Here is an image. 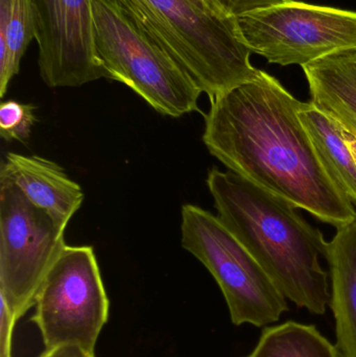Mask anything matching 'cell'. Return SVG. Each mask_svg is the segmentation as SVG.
<instances>
[{"label": "cell", "mask_w": 356, "mask_h": 357, "mask_svg": "<svg viewBox=\"0 0 356 357\" xmlns=\"http://www.w3.org/2000/svg\"><path fill=\"white\" fill-rule=\"evenodd\" d=\"M210 102L203 142L230 172L336 229L355 220L299 117L307 102L276 77L259 70Z\"/></svg>", "instance_id": "cell-1"}, {"label": "cell", "mask_w": 356, "mask_h": 357, "mask_svg": "<svg viewBox=\"0 0 356 357\" xmlns=\"http://www.w3.org/2000/svg\"><path fill=\"white\" fill-rule=\"evenodd\" d=\"M207 186L217 218L252 254L286 299L325 314L332 291L320 264L328 241L297 208L232 172L212 169Z\"/></svg>", "instance_id": "cell-2"}, {"label": "cell", "mask_w": 356, "mask_h": 357, "mask_svg": "<svg viewBox=\"0 0 356 357\" xmlns=\"http://www.w3.org/2000/svg\"><path fill=\"white\" fill-rule=\"evenodd\" d=\"M113 1L210 100L258 75L233 15L219 14L196 0Z\"/></svg>", "instance_id": "cell-3"}, {"label": "cell", "mask_w": 356, "mask_h": 357, "mask_svg": "<svg viewBox=\"0 0 356 357\" xmlns=\"http://www.w3.org/2000/svg\"><path fill=\"white\" fill-rule=\"evenodd\" d=\"M96 54L121 82L165 116L200 112L201 88L113 0H92Z\"/></svg>", "instance_id": "cell-4"}, {"label": "cell", "mask_w": 356, "mask_h": 357, "mask_svg": "<svg viewBox=\"0 0 356 357\" xmlns=\"http://www.w3.org/2000/svg\"><path fill=\"white\" fill-rule=\"evenodd\" d=\"M182 247L210 272L227 302L234 325L273 324L288 310L286 298L252 254L217 215L182 206Z\"/></svg>", "instance_id": "cell-5"}, {"label": "cell", "mask_w": 356, "mask_h": 357, "mask_svg": "<svg viewBox=\"0 0 356 357\" xmlns=\"http://www.w3.org/2000/svg\"><path fill=\"white\" fill-rule=\"evenodd\" d=\"M252 54L272 64L300 65L356 50V12L297 0L257 8L236 17Z\"/></svg>", "instance_id": "cell-6"}, {"label": "cell", "mask_w": 356, "mask_h": 357, "mask_svg": "<svg viewBox=\"0 0 356 357\" xmlns=\"http://www.w3.org/2000/svg\"><path fill=\"white\" fill-rule=\"evenodd\" d=\"M109 299L91 245H65L36 298L33 321L45 349L77 344L94 351Z\"/></svg>", "instance_id": "cell-7"}, {"label": "cell", "mask_w": 356, "mask_h": 357, "mask_svg": "<svg viewBox=\"0 0 356 357\" xmlns=\"http://www.w3.org/2000/svg\"><path fill=\"white\" fill-rule=\"evenodd\" d=\"M64 232L16 185L0 178V298L17 320L35 305L66 245Z\"/></svg>", "instance_id": "cell-8"}, {"label": "cell", "mask_w": 356, "mask_h": 357, "mask_svg": "<svg viewBox=\"0 0 356 357\" xmlns=\"http://www.w3.org/2000/svg\"><path fill=\"white\" fill-rule=\"evenodd\" d=\"M40 75L50 88L108 79L94 42L92 0H31Z\"/></svg>", "instance_id": "cell-9"}, {"label": "cell", "mask_w": 356, "mask_h": 357, "mask_svg": "<svg viewBox=\"0 0 356 357\" xmlns=\"http://www.w3.org/2000/svg\"><path fill=\"white\" fill-rule=\"evenodd\" d=\"M0 178L16 185L31 203L64 230L85 199L82 187L62 167L39 156L8 153Z\"/></svg>", "instance_id": "cell-10"}, {"label": "cell", "mask_w": 356, "mask_h": 357, "mask_svg": "<svg viewBox=\"0 0 356 357\" xmlns=\"http://www.w3.org/2000/svg\"><path fill=\"white\" fill-rule=\"evenodd\" d=\"M326 260L332 278L330 306L336 323V348L342 357H356V218L336 231Z\"/></svg>", "instance_id": "cell-11"}, {"label": "cell", "mask_w": 356, "mask_h": 357, "mask_svg": "<svg viewBox=\"0 0 356 357\" xmlns=\"http://www.w3.org/2000/svg\"><path fill=\"white\" fill-rule=\"evenodd\" d=\"M302 69L311 104L356 135V50L336 52Z\"/></svg>", "instance_id": "cell-12"}, {"label": "cell", "mask_w": 356, "mask_h": 357, "mask_svg": "<svg viewBox=\"0 0 356 357\" xmlns=\"http://www.w3.org/2000/svg\"><path fill=\"white\" fill-rule=\"evenodd\" d=\"M299 117L324 169L356 206V165L336 119L307 102Z\"/></svg>", "instance_id": "cell-13"}, {"label": "cell", "mask_w": 356, "mask_h": 357, "mask_svg": "<svg viewBox=\"0 0 356 357\" xmlns=\"http://www.w3.org/2000/svg\"><path fill=\"white\" fill-rule=\"evenodd\" d=\"M37 24L31 0H0V96L20 70V62L36 39Z\"/></svg>", "instance_id": "cell-14"}, {"label": "cell", "mask_w": 356, "mask_h": 357, "mask_svg": "<svg viewBox=\"0 0 356 357\" xmlns=\"http://www.w3.org/2000/svg\"><path fill=\"white\" fill-rule=\"evenodd\" d=\"M247 357H340V354L316 327L291 321L265 328Z\"/></svg>", "instance_id": "cell-15"}, {"label": "cell", "mask_w": 356, "mask_h": 357, "mask_svg": "<svg viewBox=\"0 0 356 357\" xmlns=\"http://www.w3.org/2000/svg\"><path fill=\"white\" fill-rule=\"evenodd\" d=\"M36 107L17 100H8L0 105V136L6 142H25L29 139L36 123Z\"/></svg>", "instance_id": "cell-16"}, {"label": "cell", "mask_w": 356, "mask_h": 357, "mask_svg": "<svg viewBox=\"0 0 356 357\" xmlns=\"http://www.w3.org/2000/svg\"><path fill=\"white\" fill-rule=\"evenodd\" d=\"M219 1L230 14L238 17L257 8L278 3L281 0H219Z\"/></svg>", "instance_id": "cell-17"}, {"label": "cell", "mask_w": 356, "mask_h": 357, "mask_svg": "<svg viewBox=\"0 0 356 357\" xmlns=\"http://www.w3.org/2000/svg\"><path fill=\"white\" fill-rule=\"evenodd\" d=\"M39 357H95L94 351L86 349L77 344H64L45 351Z\"/></svg>", "instance_id": "cell-18"}, {"label": "cell", "mask_w": 356, "mask_h": 357, "mask_svg": "<svg viewBox=\"0 0 356 357\" xmlns=\"http://www.w3.org/2000/svg\"><path fill=\"white\" fill-rule=\"evenodd\" d=\"M339 126H340V129L341 132H342L343 137H344L345 142H346L347 144V146H348L351 154H353V159H355V162L356 165V135L355 133H353V132H351L350 130L343 127L341 123H339Z\"/></svg>", "instance_id": "cell-19"}, {"label": "cell", "mask_w": 356, "mask_h": 357, "mask_svg": "<svg viewBox=\"0 0 356 357\" xmlns=\"http://www.w3.org/2000/svg\"><path fill=\"white\" fill-rule=\"evenodd\" d=\"M196 1L200 2V3H202L203 6H206V8L215 10V12L219 13V14H230V13L222 6L219 0H196Z\"/></svg>", "instance_id": "cell-20"}]
</instances>
